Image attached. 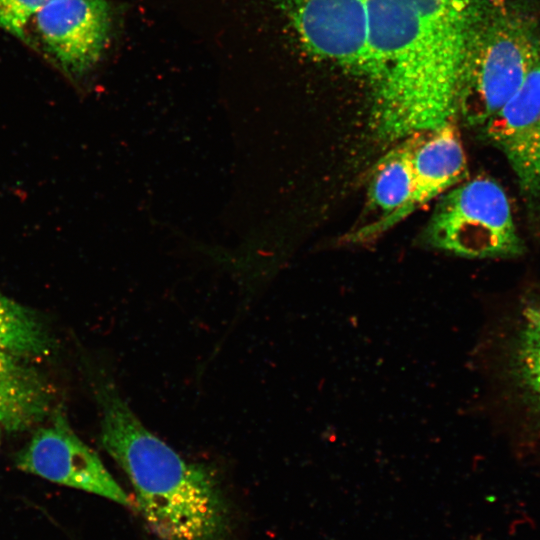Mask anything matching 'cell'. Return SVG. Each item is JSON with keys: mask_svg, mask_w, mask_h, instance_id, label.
Wrapping results in <instances>:
<instances>
[{"mask_svg": "<svg viewBox=\"0 0 540 540\" xmlns=\"http://www.w3.org/2000/svg\"><path fill=\"white\" fill-rule=\"evenodd\" d=\"M488 0H366L370 126L399 142L458 117Z\"/></svg>", "mask_w": 540, "mask_h": 540, "instance_id": "6da1fadb", "label": "cell"}, {"mask_svg": "<svg viewBox=\"0 0 540 540\" xmlns=\"http://www.w3.org/2000/svg\"><path fill=\"white\" fill-rule=\"evenodd\" d=\"M95 384L101 444L129 478L152 532L162 540H219L226 508L213 473L144 426L110 379Z\"/></svg>", "mask_w": 540, "mask_h": 540, "instance_id": "7a4b0ae2", "label": "cell"}, {"mask_svg": "<svg viewBox=\"0 0 540 540\" xmlns=\"http://www.w3.org/2000/svg\"><path fill=\"white\" fill-rule=\"evenodd\" d=\"M540 47V24L527 3L488 0L473 45L458 116L481 128L515 94Z\"/></svg>", "mask_w": 540, "mask_h": 540, "instance_id": "3957f363", "label": "cell"}, {"mask_svg": "<svg viewBox=\"0 0 540 540\" xmlns=\"http://www.w3.org/2000/svg\"><path fill=\"white\" fill-rule=\"evenodd\" d=\"M422 240L434 249L466 258L514 257L524 251L509 199L488 177L466 179L444 193Z\"/></svg>", "mask_w": 540, "mask_h": 540, "instance_id": "277c9868", "label": "cell"}, {"mask_svg": "<svg viewBox=\"0 0 540 540\" xmlns=\"http://www.w3.org/2000/svg\"><path fill=\"white\" fill-rule=\"evenodd\" d=\"M314 56L368 77L366 0H271Z\"/></svg>", "mask_w": 540, "mask_h": 540, "instance_id": "5b68a950", "label": "cell"}, {"mask_svg": "<svg viewBox=\"0 0 540 540\" xmlns=\"http://www.w3.org/2000/svg\"><path fill=\"white\" fill-rule=\"evenodd\" d=\"M16 466L49 481L83 490L124 506L132 502L97 453L70 428L62 414L41 427L18 454Z\"/></svg>", "mask_w": 540, "mask_h": 540, "instance_id": "8992f818", "label": "cell"}, {"mask_svg": "<svg viewBox=\"0 0 540 540\" xmlns=\"http://www.w3.org/2000/svg\"><path fill=\"white\" fill-rule=\"evenodd\" d=\"M510 164L528 208L540 210V47L523 83L481 128Z\"/></svg>", "mask_w": 540, "mask_h": 540, "instance_id": "52a82bcc", "label": "cell"}, {"mask_svg": "<svg viewBox=\"0 0 540 540\" xmlns=\"http://www.w3.org/2000/svg\"><path fill=\"white\" fill-rule=\"evenodd\" d=\"M40 42L57 65L79 78L101 58L111 32L108 0H54L35 17Z\"/></svg>", "mask_w": 540, "mask_h": 540, "instance_id": "ba28073f", "label": "cell"}, {"mask_svg": "<svg viewBox=\"0 0 540 540\" xmlns=\"http://www.w3.org/2000/svg\"><path fill=\"white\" fill-rule=\"evenodd\" d=\"M412 165V193L392 227L467 179V159L454 122L416 134Z\"/></svg>", "mask_w": 540, "mask_h": 540, "instance_id": "9c48e42d", "label": "cell"}, {"mask_svg": "<svg viewBox=\"0 0 540 540\" xmlns=\"http://www.w3.org/2000/svg\"><path fill=\"white\" fill-rule=\"evenodd\" d=\"M416 135L405 138L384 154L373 169L368 187V208L373 221L350 232L347 240L361 243L392 228L397 214L408 203L413 186L412 153Z\"/></svg>", "mask_w": 540, "mask_h": 540, "instance_id": "30bf717a", "label": "cell"}, {"mask_svg": "<svg viewBox=\"0 0 540 540\" xmlns=\"http://www.w3.org/2000/svg\"><path fill=\"white\" fill-rule=\"evenodd\" d=\"M22 356L0 349V425L10 432L29 429L51 407V392Z\"/></svg>", "mask_w": 540, "mask_h": 540, "instance_id": "8fae6325", "label": "cell"}, {"mask_svg": "<svg viewBox=\"0 0 540 540\" xmlns=\"http://www.w3.org/2000/svg\"><path fill=\"white\" fill-rule=\"evenodd\" d=\"M50 347V337L38 316L0 293V349L35 357L47 354Z\"/></svg>", "mask_w": 540, "mask_h": 540, "instance_id": "7c38bea8", "label": "cell"}, {"mask_svg": "<svg viewBox=\"0 0 540 540\" xmlns=\"http://www.w3.org/2000/svg\"><path fill=\"white\" fill-rule=\"evenodd\" d=\"M516 337L513 367L521 386L540 405V307L527 306Z\"/></svg>", "mask_w": 540, "mask_h": 540, "instance_id": "4fadbf2b", "label": "cell"}, {"mask_svg": "<svg viewBox=\"0 0 540 540\" xmlns=\"http://www.w3.org/2000/svg\"><path fill=\"white\" fill-rule=\"evenodd\" d=\"M54 0H0V28L19 39L26 38L29 22Z\"/></svg>", "mask_w": 540, "mask_h": 540, "instance_id": "5bb4252c", "label": "cell"}]
</instances>
